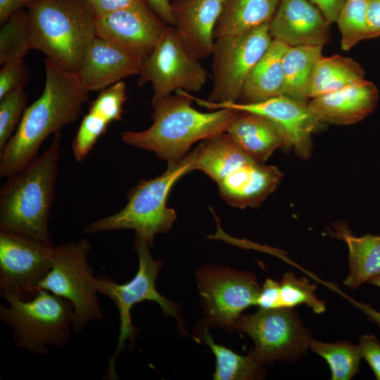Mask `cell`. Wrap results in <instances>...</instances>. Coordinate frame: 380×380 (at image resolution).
Masks as SVG:
<instances>
[{"instance_id": "f6af8a7d", "label": "cell", "mask_w": 380, "mask_h": 380, "mask_svg": "<svg viewBox=\"0 0 380 380\" xmlns=\"http://www.w3.org/2000/svg\"><path fill=\"white\" fill-rule=\"evenodd\" d=\"M169 1L171 2V1H174V0H169Z\"/></svg>"}, {"instance_id": "e575fe53", "label": "cell", "mask_w": 380, "mask_h": 380, "mask_svg": "<svg viewBox=\"0 0 380 380\" xmlns=\"http://www.w3.org/2000/svg\"><path fill=\"white\" fill-rule=\"evenodd\" d=\"M0 70V99L10 91L24 88L30 79V73L23 59L2 64Z\"/></svg>"}, {"instance_id": "ffe728a7", "label": "cell", "mask_w": 380, "mask_h": 380, "mask_svg": "<svg viewBox=\"0 0 380 380\" xmlns=\"http://www.w3.org/2000/svg\"><path fill=\"white\" fill-rule=\"evenodd\" d=\"M379 93L374 84L365 79L308 101L313 114L322 122L337 125L356 123L376 106Z\"/></svg>"}, {"instance_id": "d4e9b609", "label": "cell", "mask_w": 380, "mask_h": 380, "mask_svg": "<svg viewBox=\"0 0 380 380\" xmlns=\"http://www.w3.org/2000/svg\"><path fill=\"white\" fill-rule=\"evenodd\" d=\"M365 79L360 65L339 55L322 56L315 64L307 90V98L332 92Z\"/></svg>"}, {"instance_id": "7a4b0ae2", "label": "cell", "mask_w": 380, "mask_h": 380, "mask_svg": "<svg viewBox=\"0 0 380 380\" xmlns=\"http://www.w3.org/2000/svg\"><path fill=\"white\" fill-rule=\"evenodd\" d=\"M193 101L188 91L178 89L152 106L150 127L124 131L122 141L153 152L170 165L182 160L195 142L225 132L242 112L229 108L201 112L192 107Z\"/></svg>"}, {"instance_id": "cb8c5ba5", "label": "cell", "mask_w": 380, "mask_h": 380, "mask_svg": "<svg viewBox=\"0 0 380 380\" xmlns=\"http://www.w3.org/2000/svg\"><path fill=\"white\" fill-rule=\"evenodd\" d=\"M280 0H223L215 39L238 35L269 23Z\"/></svg>"}, {"instance_id": "7bdbcfd3", "label": "cell", "mask_w": 380, "mask_h": 380, "mask_svg": "<svg viewBox=\"0 0 380 380\" xmlns=\"http://www.w3.org/2000/svg\"><path fill=\"white\" fill-rule=\"evenodd\" d=\"M351 303L359 309L368 319L376 324L380 328V311L375 310L371 305L358 302L352 298H349Z\"/></svg>"}, {"instance_id": "d590c367", "label": "cell", "mask_w": 380, "mask_h": 380, "mask_svg": "<svg viewBox=\"0 0 380 380\" xmlns=\"http://www.w3.org/2000/svg\"><path fill=\"white\" fill-rule=\"evenodd\" d=\"M359 347L376 379L380 380V341L372 334H365L360 338Z\"/></svg>"}, {"instance_id": "9c48e42d", "label": "cell", "mask_w": 380, "mask_h": 380, "mask_svg": "<svg viewBox=\"0 0 380 380\" xmlns=\"http://www.w3.org/2000/svg\"><path fill=\"white\" fill-rule=\"evenodd\" d=\"M134 251L139 258V267L134 277L125 284H118L110 278L96 277L95 284L99 294L106 296L113 301L120 315V334L115 353L108 364L107 374L110 379L118 377L115 364L118 355L122 351L126 341L133 342L137 329L131 318L132 307L144 300L156 302L166 316L174 317L184 328L179 310L175 304L161 295L156 288V281L163 265L160 260L152 258L149 246L136 236Z\"/></svg>"}, {"instance_id": "60d3db41", "label": "cell", "mask_w": 380, "mask_h": 380, "mask_svg": "<svg viewBox=\"0 0 380 380\" xmlns=\"http://www.w3.org/2000/svg\"><path fill=\"white\" fill-rule=\"evenodd\" d=\"M154 13L167 25L174 26L171 2L169 0H145Z\"/></svg>"}, {"instance_id": "7c38bea8", "label": "cell", "mask_w": 380, "mask_h": 380, "mask_svg": "<svg viewBox=\"0 0 380 380\" xmlns=\"http://www.w3.org/2000/svg\"><path fill=\"white\" fill-rule=\"evenodd\" d=\"M234 328L252 338L255 348L251 350L263 365L303 355L312 339L292 308H259L253 314L241 315Z\"/></svg>"}, {"instance_id": "7402d4cb", "label": "cell", "mask_w": 380, "mask_h": 380, "mask_svg": "<svg viewBox=\"0 0 380 380\" xmlns=\"http://www.w3.org/2000/svg\"><path fill=\"white\" fill-rule=\"evenodd\" d=\"M288 47L282 42L272 39L250 72L239 103H257L283 95V58Z\"/></svg>"}, {"instance_id": "f546056e", "label": "cell", "mask_w": 380, "mask_h": 380, "mask_svg": "<svg viewBox=\"0 0 380 380\" xmlns=\"http://www.w3.org/2000/svg\"><path fill=\"white\" fill-rule=\"evenodd\" d=\"M367 2L368 0H346L338 13L336 23L344 51L350 50L359 42L369 38Z\"/></svg>"}, {"instance_id": "f35d334b", "label": "cell", "mask_w": 380, "mask_h": 380, "mask_svg": "<svg viewBox=\"0 0 380 380\" xmlns=\"http://www.w3.org/2000/svg\"><path fill=\"white\" fill-rule=\"evenodd\" d=\"M315 5L331 24L336 23L338 13L346 0H308Z\"/></svg>"}, {"instance_id": "1f68e13d", "label": "cell", "mask_w": 380, "mask_h": 380, "mask_svg": "<svg viewBox=\"0 0 380 380\" xmlns=\"http://www.w3.org/2000/svg\"><path fill=\"white\" fill-rule=\"evenodd\" d=\"M27 99L23 88L13 90L0 99V151L16 131L27 108Z\"/></svg>"}, {"instance_id": "30bf717a", "label": "cell", "mask_w": 380, "mask_h": 380, "mask_svg": "<svg viewBox=\"0 0 380 380\" xmlns=\"http://www.w3.org/2000/svg\"><path fill=\"white\" fill-rule=\"evenodd\" d=\"M272 39L269 23L243 34L215 39L210 55L213 87L208 101L238 102L250 72Z\"/></svg>"}, {"instance_id": "ac0fdd59", "label": "cell", "mask_w": 380, "mask_h": 380, "mask_svg": "<svg viewBox=\"0 0 380 380\" xmlns=\"http://www.w3.org/2000/svg\"><path fill=\"white\" fill-rule=\"evenodd\" d=\"M329 25L308 0H280L269 23V32L273 39L289 46H323L329 40Z\"/></svg>"}, {"instance_id": "e0dca14e", "label": "cell", "mask_w": 380, "mask_h": 380, "mask_svg": "<svg viewBox=\"0 0 380 380\" xmlns=\"http://www.w3.org/2000/svg\"><path fill=\"white\" fill-rule=\"evenodd\" d=\"M223 0L171 1L174 29L184 49L200 61L211 55Z\"/></svg>"}, {"instance_id": "8992f818", "label": "cell", "mask_w": 380, "mask_h": 380, "mask_svg": "<svg viewBox=\"0 0 380 380\" xmlns=\"http://www.w3.org/2000/svg\"><path fill=\"white\" fill-rule=\"evenodd\" d=\"M197 154L196 148L179 162L167 165L161 175L141 180L129 192L127 203L120 211L89 223L84 233L134 229L136 236L151 246L156 235L168 232L177 218L175 210L167 206V199L176 182L195 170Z\"/></svg>"}, {"instance_id": "9a60e30c", "label": "cell", "mask_w": 380, "mask_h": 380, "mask_svg": "<svg viewBox=\"0 0 380 380\" xmlns=\"http://www.w3.org/2000/svg\"><path fill=\"white\" fill-rule=\"evenodd\" d=\"M198 106L208 110L229 108L261 115L272 120L281 132L285 147L293 148L303 158L310 157L312 151V134L322 122L310 110L308 102L284 95L251 103L229 102L214 103L189 94Z\"/></svg>"}, {"instance_id": "277c9868", "label": "cell", "mask_w": 380, "mask_h": 380, "mask_svg": "<svg viewBox=\"0 0 380 380\" xmlns=\"http://www.w3.org/2000/svg\"><path fill=\"white\" fill-rule=\"evenodd\" d=\"M32 49L77 73L96 37V15L87 0H33L27 7Z\"/></svg>"}, {"instance_id": "52a82bcc", "label": "cell", "mask_w": 380, "mask_h": 380, "mask_svg": "<svg viewBox=\"0 0 380 380\" xmlns=\"http://www.w3.org/2000/svg\"><path fill=\"white\" fill-rule=\"evenodd\" d=\"M3 298L8 305H0V320L10 328L16 347L46 355L50 348L69 344L75 312L68 299L44 289L27 300L10 295Z\"/></svg>"}, {"instance_id": "484cf974", "label": "cell", "mask_w": 380, "mask_h": 380, "mask_svg": "<svg viewBox=\"0 0 380 380\" xmlns=\"http://www.w3.org/2000/svg\"><path fill=\"white\" fill-rule=\"evenodd\" d=\"M322 46H289L283 58V95L308 102L307 90Z\"/></svg>"}, {"instance_id": "8fae6325", "label": "cell", "mask_w": 380, "mask_h": 380, "mask_svg": "<svg viewBox=\"0 0 380 380\" xmlns=\"http://www.w3.org/2000/svg\"><path fill=\"white\" fill-rule=\"evenodd\" d=\"M139 87L151 84V104L155 105L178 89L196 92L205 86L208 71L184 49L173 26L167 25L139 73Z\"/></svg>"}, {"instance_id": "2e32d148", "label": "cell", "mask_w": 380, "mask_h": 380, "mask_svg": "<svg viewBox=\"0 0 380 380\" xmlns=\"http://www.w3.org/2000/svg\"><path fill=\"white\" fill-rule=\"evenodd\" d=\"M96 36L141 60L146 59L168 25L146 4L96 16Z\"/></svg>"}, {"instance_id": "d6986e66", "label": "cell", "mask_w": 380, "mask_h": 380, "mask_svg": "<svg viewBox=\"0 0 380 380\" xmlns=\"http://www.w3.org/2000/svg\"><path fill=\"white\" fill-rule=\"evenodd\" d=\"M143 61L96 36L77 74L89 92L101 91L124 78L139 75Z\"/></svg>"}, {"instance_id": "4fadbf2b", "label": "cell", "mask_w": 380, "mask_h": 380, "mask_svg": "<svg viewBox=\"0 0 380 380\" xmlns=\"http://www.w3.org/2000/svg\"><path fill=\"white\" fill-rule=\"evenodd\" d=\"M54 246L27 236L0 231V295L30 300L51 269Z\"/></svg>"}, {"instance_id": "4dcf8cb0", "label": "cell", "mask_w": 380, "mask_h": 380, "mask_svg": "<svg viewBox=\"0 0 380 380\" xmlns=\"http://www.w3.org/2000/svg\"><path fill=\"white\" fill-rule=\"evenodd\" d=\"M279 284L282 308H293L305 304L316 314L325 311V303L315 295L317 286L305 277L296 278L292 272H288L284 274Z\"/></svg>"}, {"instance_id": "5b68a950", "label": "cell", "mask_w": 380, "mask_h": 380, "mask_svg": "<svg viewBox=\"0 0 380 380\" xmlns=\"http://www.w3.org/2000/svg\"><path fill=\"white\" fill-rule=\"evenodd\" d=\"M217 184L229 205L258 207L276 189L283 174L246 153L226 132L205 140L195 164Z\"/></svg>"}, {"instance_id": "603a6c76", "label": "cell", "mask_w": 380, "mask_h": 380, "mask_svg": "<svg viewBox=\"0 0 380 380\" xmlns=\"http://www.w3.org/2000/svg\"><path fill=\"white\" fill-rule=\"evenodd\" d=\"M331 234L343 241L348 248L349 272L343 283L350 289L380 274V236L365 234L357 236L342 223L334 225Z\"/></svg>"}, {"instance_id": "83f0119b", "label": "cell", "mask_w": 380, "mask_h": 380, "mask_svg": "<svg viewBox=\"0 0 380 380\" xmlns=\"http://www.w3.org/2000/svg\"><path fill=\"white\" fill-rule=\"evenodd\" d=\"M309 348L327 362L332 380H350L359 371L362 357L358 344L325 343L312 338Z\"/></svg>"}, {"instance_id": "ee69618b", "label": "cell", "mask_w": 380, "mask_h": 380, "mask_svg": "<svg viewBox=\"0 0 380 380\" xmlns=\"http://www.w3.org/2000/svg\"><path fill=\"white\" fill-rule=\"evenodd\" d=\"M367 283L380 288V274L373 277Z\"/></svg>"}, {"instance_id": "6da1fadb", "label": "cell", "mask_w": 380, "mask_h": 380, "mask_svg": "<svg viewBox=\"0 0 380 380\" xmlns=\"http://www.w3.org/2000/svg\"><path fill=\"white\" fill-rule=\"evenodd\" d=\"M45 85L42 95L26 108L13 137L0 151V177H8L37 157L51 134L75 122L89 91L77 73L66 71L46 58Z\"/></svg>"}, {"instance_id": "5bb4252c", "label": "cell", "mask_w": 380, "mask_h": 380, "mask_svg": "<svg viewBox=\"0 0 380 380\" xmlns=\"http://www.w3.org/2000/svg\"><path fill=\"white\" fill-rule=\"evenodd\" d=\"M207 322L227 330L246 308L255 305L261 290L255 275L229 267L207 266L196 272Z\"/></svg>"}, {"instance_id": "4316f807", "label": "cell", "mask_w": 380, "mask_h": 380, "mask_svg": "<svg viewBox=\"0 0 380 380\" xmlns=\"http://www.w3.org/2000/svg\"><path fill=\"white\" fill-rule=\"evenodd\" d=\"M203 338L215 357V380H251L263 376V365L255 357L251 350L247 355H239L232 350L217 344L207 329Z\"/></svg>"}, {"instance_id": "836d02e7", "label": "cell", "mask_w": 380, "mask_h": 380, "mask_svg": "<svg viewBox=\"0 0 380 380\" xmlns=\"http://www.w3.org/2000/svg\"><path fill=\"white\" fill-rule=\"evenodd\" d=\"M127 99L125 83L122 80L100 91L89 111L101 117L109 124L121 121L123 105Z\"/></svg>"}, {"instance_id": "44dd1931", "label": "cell", "mask_w": 380, "mask_h": 380, "mask_svg": "<svg viewBox=\"0 0 380 380\" xmlns=\"http://www.w3.org/2000/svg\"><path fill=\"white\" fill-rule=\"evenodd\" d=\"M249 156L265 163L285 140L279 127L259 114L242 111L225 131Z\"/></svg>"}, {"instance_id": "3957f363", "label": "cell", "mask_w": 380, "mask_h": 380, "mask_svg": "<svg viewBox=\"0 0 380 380\" xmlns=\"http://www.w3.org/2000/svg\"><path fill=\"white\" fill-rule=\"evenodd\" d=\"M61 134L49 148L19 172L8 177L0 190V231L51 241L49 218L58 170Z\"/></svg>"}, {"instance_id": "ab89813d", "label": "cell", "mask_w": 380, "mask_h": 380, "mask_svg": "<svg viewBox=\"0 0 380 380\" xmlns=\"http://www.w3.org/2000/svg\"><path fill=\"white\" fill-rule=\"evenodd\" d=\"M367 19L369 38L380 37V0H368Z\"/></svg>"}, {"instance_id": "f1b7e54d", "label": "cell", "mask_w": 380, "mask_h": 380, "mask_svg": "<svg viewBox=\"0 0 380 380\" xmlns=\"http://www.w3.org/2000/svg\"><path fill=\"white\" fill-rule=\"evenodd\" d=\"M31 22L28 12L21 9L1 24L0 63L23 59L31 45Z\"/></svg>"}, {"instance_id": "ba28073f", "label": "cell", "mask_w": 380, "mask_h": 380, "mask_svg": "<svg viewBox=\"0 0 380 380\" xmlns=\"http://www.w3.org/2000/svg\"><path fill=\"white\" fill-rule=\"evenodd\" d=\"M91 242L82 238L54 246L53 261L39 285L68 299L74 308L72 331L80 334L91 321L104 318L95 284L96 277L89 261Z\"/></svg>"}, {"instance_id": "74e56055", "label": "cell", "mask_w": 380, "mask_h": 380, "mask_svg": "<svg viewBox=\"0 0 380 380\" xmlns=\"http://www.w3.org/2000/svg\"><path fill=\"white\" fill-rule=\"evenodd\" d=\"M96 16L147 4L145 0H87Z\"/></svg>"}, {"instance_id": "b9f144b4", "label": "cell", "mask_w": 380, "mask_h": 380, "mask_svg": "<svg viewBox=\"0 0 380 380\" xmlns=\"http://www.w3.org/2000/svg\"><path fill=\"white\" fill-rule=\"evenodd\" d=\"M33 0H0V23L6 21L13 13L28 7Z\"/></svg>"}, {"instance_id": "d6a6232c", "label": "cell", "mask_w": 380, "mask_h": 380, "mask_svg": "<svg viewBox=\"0 0 380 380\" xmlns=\"http://www.w3.org/2000/svg\"><path fill=\"white\" fill-rule=\"evenodd\" d=\"M109 123L89 111L83 118L72 143V152L77 162L83 161L98 139L106 133Z\"/></svg>"}, {"instance_id": "8d00e7d4", "label": "cell", "mask_w": 380, "mask_h": 380, "mask_svg": "<svg viewBox=\"0 0 380 380\" xmlns=\"http://www.w3.org/2000/svg\"><path fill=\"white\" fill-rule=\"evenodd\" d=\"M260 309H275L282 308L280 297V284L272 279H267L257 299Z\"/></svg>"}]
</instances>
